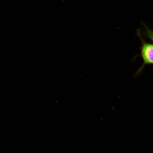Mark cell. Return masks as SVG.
Instances as JSON below:
<instances>
[{"label": "cell", "mask_w": 153, "mask_h": 153, "mask_svg": "<svg viewBox=\"0 0 153 153\" xmlns=\"http://www.w3.org/2000/svg\"><path fill=\"white\" fill-rule=\"evenodd\" d=\"M143 24L144 28L145 36L153 42V30L149 28L144 23H143Z\"/></svg>", "instance_id": "obj_2"}, {"label": "cell", "mask_w": 153, "mask_h": 153, "mask_svg": "<svg viewBox=\"0 0 153 153\" xmlns=\"http://www.w3.org/2000/svg\"><path fill=\"white\" fill-rule=\"evenodd\" d=\"M137 33L141 42V55L143 62L142 65L137 71L135 76L140 74L146 65H153V44L147 42L143 39L139 30H137Z\"/></svg>", "instance_id": "obj_1"}]
</instances>
